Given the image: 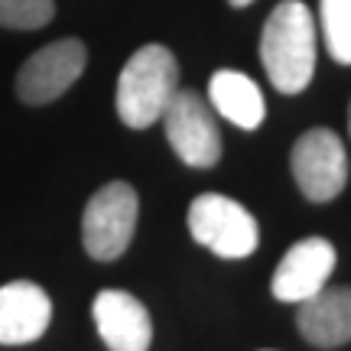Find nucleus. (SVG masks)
I'll return each mask as SVG.
<instances>
[{
	"instance_id": "nucleus-1",
	"label": "nucleus",
	"mask_w": 351,
	"mask_h": 351,
	"mask_svg": "<svg viewBox=\"0 0 351 351\" xmlns=\"http://www.w3.org/2000/svg\"><path fill=\"white\" fill-rule=\"evenodd\" d=\"M261 62L280 95H300L315 75V20L302 0L276 3L261 33Z\"/></svg>"
},
{
	"instance_id": "nucleus-2",
	"label": "nucleus",
	"mask_w": 351,
	"mask_h": 351,
	"mask_svg": "<svg viewBox=\"0 0 351 351\" xmlns=\"http://www.w3.org/2000/svg\"><path fill=\"white\" fill-rule=\"evenodd\" d=\"M179 91V65L163 43L140 46L117 75V117L134 130L160 124L173 95Z\"/></svg>"
},
{
	"instance_id": "nucleus-3",
	"label": "nucleus",
	"mask_w": 351,
	"mask_h": 351,
	"mask_svg": "<svg viewBox=\"0 0 351 351\" xmlns=\"http://www.w3.org/2000/svg\"><path fill=\"white\" fill-rule=\"evenodd\" d=\"M189 234L195 244L208 247L215 257L241 261L261 244V225L238 199L202 192L189 205Z\"/></svg>"
},
{
	"instance_id": "nucleus-4",
	"label": "nucleus",
	"mask_w": 351,
	"mask_h": 351,
	"mask_svg": "<svg viewBox=\"0 0 351 351\" xmlns=\"http://www.w3.org/2000/svg\"><path fill=\"white\" fill-rule=\"evenodd\" d=\"M140 199L130 182H108L98 189L82 215V244L91 261H117L137 231Z\"/></svg>"
},
{
	"instance_id": "nucleus-5",
	"label": "nucleus",
	"mask_w": 351,
	"mask_h": 351,
	"mask_svg": "<svg viewBox=\"0 0 351 351\" xmlns=\"http://www.w3.org/2000/svg\"><path fill=\"white\" fill-rule=\"evenodd\" d=\"M160 124L176 156L192 169H212L221 160V130L208 98L199 91H176Z\"/></svg>"
},
{
	"instance_id": "nucleus-6",
	"label": "nucleus",
	"mask_w": 351,
	"mask_h": 351,
	"mask_svg": "<svg viewBox=\"0 0 351 351\" xmlns=\"http://www.w3.org/2000/svg\"><path fill=\"white\" fill-rule=\"evenodd\" d=\"M289 169L300 192L309 202H332L348 182V153L335 130L313 127L306 130L289 153Z\"/></svg>"
},
{
	"instance_id": "nucleus-7",
	"label": "nucleus",
	"mask_w": 351,
	"mask_h": 351,
	"mask_svg": "<svg viewBox=\"0 0 351 351\" xmlns=\"http://www.w3.org/2000/svg\"><path fill=\"white\" fill-rule=\"evenodd\" d=\"M88 49L82 39H56L33 52L16 72V95L23 104H52L85 72Z\"/></svg>"
},
{
	"instance_id": "nucleus-8",
	"label": "nucleus",
	"mask_w": 351,
	"mask_h": 351,
	"mask_svg": "<svg viewBox=\"0 0 351 351\" xmlns=\"http://www.w3.org/2000/svg\"><path fill=\"white\" fill-rule=\"evenodd\" d=\"M339 263V254L326 238H302L289 247L274 270L270 280V293L280 302H293L300 306L302 300L315 296L319 289L328 287L332 270Z\"/></svg>"
},
{
	"instance_id": "nucleus-9",
	"label": "nucleus",
	"mask_w": 351,
	"mask_h": 351,
	"mask_svg": "<svg viewBox=\"0 0 351 351\" xmlns=\"http://www.w3.org/2000/svg\"><path fill=\"white\" fill-rule=\"evenodd\" d=\"M101 341L111 351H150L153 319L147 306L127 289H101L91 302Z\"/></svg>"
},
{
	"instance_id": "nucleus-10",
	"label": "nucleus",
	"mask_w": 351,
	"mask_h": 351,
	"mask_svg": "<svg viewBox=\"0 0 351 351\" xmlns=\"http://www.w3.org/2000/svg\"><path fill=\"white\" fill-rule=\"evenodd\" d=\"M52 322L49 293L33 280H10L0 287V345H29L46 335Z\"/></svg>"
},
{
	"instance_id": "nucleus-11",
	"label": "nucleus",
	"mask_w": 351,
	"mask_h": 351,
	"mask_svg": "<svg viewBox=\"0 0 351 351\" xmlns=\"http://www.w3.org/2000/svg\"><path fill=\"white\" fill-rule=\"evenodd\" d=\"M296 328L315 348H341L351 341V287H326L300 302Z\"/></svg>"
},
{
	"instance_id": "nucleus-12",
	"label": "nucleus",
	"mask_w": 351,
	"mask_h": 351,
	"mask_svg": "<svg viewBox=\"0 0 351 351\" xmlns=\"http://www.w3.org/2000/svg\"><path fill=\"white\" fill-rule=\"evenodd\" d=\"M208 104L241 130H257L267 117V101L261 85L238 69H218L208 82Z\"/></svg>"
},
{
	"instance_id": "nucleus-13",
	"label": "nucleus",
	"mask_w": 351,
	"mask_h": 351,
	"mask_svg": "<svg viewBox=\"0 0 351 351\" xmlns=\"http://www.w3.org/2000/svg\"><path fill=\"white\" fill-rule=\"evenodd\" d=\"M319 23L328 56L339 65H351V0H319Z\"/></svg>"
},
{
	"instance_id": "nucleus-14",
	"label": "nucleus",
	"mask_w": 351,
	"mask_h": 351,
	"mask_svg": "<svg viewBox=\"0 0 351 351\" xmlns=\"http://www.w3.org/2000/svg\"><path fill=\"white\" fill-rule=\"evenodd\" d=\"M56 16L52 0H0V26L3 29H39Z\"/></svg>"
},
{
	"instance_id": "nucleus-15",
	"label": "nucleus",
	"mask_w": 351,
	"mask_h": 351,
	"mask_svg": "<svg viewBox=\"0 0 351 351\" xmlns=\"http://www.w3.org/2000/svg\"><path fill=\"white\" fill-rule=\"evenodd\" d=\"M228 3H231V7H238V10H241V7H251L254 0H228Z\"/></svg>"
},
{
	"instance_id": "nucleus-16",
	"label": "nucleus",
	"mask_w": 351,
	"mask_h": 351,
	"mask_svg": "<svg viewBox=\"0 0 351 351\" xmlns=\"http://www.w3.org/2000/svg\"><path fill=\"white\" fill-rule=\"evenodd\" d=\"M348 134H351V108H348Z\"/></svg>"
}]
</instances>
